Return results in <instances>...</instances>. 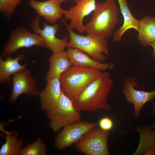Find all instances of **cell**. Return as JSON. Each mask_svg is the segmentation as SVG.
<instances>
[{
  "label": "cell",
  "instance_id": "obj_1",
  "mask_svg": "<svg viewBox=\"0 0 155 155\" xmlns=\"http://www.w3.org/2000/svg\"><path fill=\"white\" fill-rule=\"evenodd\" d=\"M113 85L109 73L104 71L94 79L73 102L77 111H93L100 109L109 111L111 106L108 96Z\"/></svg>",
  "mask_w": 155,
  "mask_h": 155
},
{
  "label": "cell",
  "instance_id": "obj_2",
  "mask_svg": "<svg viewBox=\"0 0 155 155\" xmlns=\"http://www.w3.org/2000/svg\"><path fill=\"white\" fill-rule=\"evenodd\" d=\"M118 10L114 0L96 2L92 19L84 26V31L105 38L111 37L118 22Z\"/></svg>",
  "mask_w": 155,
  "mask_h": 155
},
{
  "label": "cell",
  "instance_id": "obj_3",
  "mask_svg": "<svg viewBox=\"0 0 155 155\" xmlns=\"http://www.w3.org/2000/svg\"><path fill=\"white\" fill-rule=\"evenodd\" d=\"M102 71L72 65L59 78L61 91L72 102L75 101L81 92Z\"/></svg>",
  "mask_w": 155,
  "mask_h": 155
},
{
  "label": "cell",
  "instance_id": "obj_4",
  "mask_svg": "<svg viewBox=\"0 0 155 155\" xmlns=\"http://www.w3.org/2000/svg\"><path fill=\"white\" fill-rule=\"evenodd\" d=\"M68 30L69 41L66 47L79 49L95 61L105 62L106 55H109L107 40L99 35L88 34L86 36L78 34L66 26Z\"/></svg>",
  "mask_w": 155,
  "mask_h": 155
},
{
  "label": "cell",
  "instance_id": "obj_5",
  "mask_svg": "<svg viewBox=\"0 0 155 155\" xmlns=\"http://www.w3.org/2000/svg\"><path fill=\"white\" fill-rule=\"evenodd\" d=\"M46 116L49 120V127L55 132L60 131L66 125L82 119L80 112L75 109L72 102L62 91L57 106L46 112Z\"/></svg>",
  "mask_w": 155,
  "mask_h": 155
},
{
  "label": "cell",
  "instance_id": "obj_6",
  "mask_svg": "<svg viewBox=\"0 0 155 155\" xmlns=\"http://www.w3.org/2000/svg\"><path fill=\"white\" fill-rule=\"evenodd\" d=\"M109 131L94 127L75 143V150L86 155H109Z\"/></svg>",
  "mask_w": 155,
  "mask_h": 155
},
{
  "label": "cell",
  "instance_id": "obj_7",
  "mask_svg": "<svg viewBox=\"0 0 155 155\" xmlns=\"http://www.w3.org/2000/svg\"><path fill=\"white\" fill-rule=\"evenodd\" d=\"M33 46L46 48L45 42L40 35L32 32L23 26H19L11 32L2 50L1 56L5 58L21 48H28Z\"/></svg>",
  "mask_w": 155,
  "mask_h": 155
},
{
  "label": "cell",
  "instance_id": "obj_8",
  "mask_svg": "<svg viewBox=\"0 0 155 155\" xmlns=\"http://www.w3.org/2000/svg\"><path fill=\"white\" fill-rule=\"evenodd\" d=\"M98 124L86 121L75 122L64 127L54 140L55 148L61 151L75 144L90 129Z\"/></svg>",
  "mask_w": 155,
  "mask_h": 155
},
{
  "label": "cell",
  "instance_id": "obj_9",
  "mask_svg": "<svg viewBox=\"0 0 155 155\" xmlns=\"http://www.w3.org/2000/svg\"><path fill=\"white\" fill-rule=\"evenodd\" d=\"M40 17L38 15L31 21L30 26L32 30L42 36L45 42L46 48L50 49L53 54L64 51L69 41V36L65 35L62 39L56 37L55 35L59 30L58 24L51 25L44 22L43 24L44 28L41 29L39 25Z\"/></svg>",
  "mask_w": 155,
  "mask_h": 155
},
{
  "label": "cell",
  "instance_id": "obj_10",
  "mask_svg": "<svg viewBox=\"0 0 155 155\" xmlns=\"http://www.w3.org/2000/svg\"><path fill=\"white\" fill-rule=\"evenodd\" d=\"M11 79L13 85L8 100L9 104H14L22 94H25L30 97L38 95L36 80L32 78L29 68H26L13 74Z\"/></svg>",
  "mask_w": 155,
  "mask_h": 155
},
{
  "label": "cell",
  "instance_id": "obj_11",
  "mask_svg": "<svg viewBox=\"0 0 155 155\" xmlns=\"http://www.w3.org/2000/svg\"><path fill=\"white\" fill-rule=\"evenodd\" d=\"M134 87L138 85L135 79L132 77L125 79L123 83V92L125 99L134 107V115L135 119L141 113L142 109L145 103L152 101L155 97V90L151 92L137 90Z\"/></svg>",
  "mask_w": 155,
  "mask_h": 155
},
{
  "label": "cell",
  "instance_id": "obj_12",
  "mask_svg": "<svg viewBox=\"0 0 155 155\" xmlns=\"http://www.w3.org/2000/svg\"><path fill=\"white\" fill-rule=\"evenodd\" d=\"M96 1L82 0L74 6L70 7L69 10H64L65 20L70 21L69 24H68L64 20H63L65 26L72 30L76 29L81 33L84 32L83 19L94 10Z\"/></svg>",
  "mask_w": 155,
  "mask_h": 155
},
{
  "label": "cell",
  "instance_id": "obj_13",
  "mask_svg": "<svg viewBox=\"0 0 155 155\" xmlns=\"http://www.w3.org/2000/svg\"><path fill=\"white\" fill-rule=\"evenodd\" d=\"M63 2V0H48L43 2L30 0L28 3L38 15L48 22L54 23L63 15L64 10L60 6Z\"/></svg>",
  "mask_w": 155,
  "mask_h": 155
},
{
  "label": "cell",
  "instance_id": "obj_14",
  "mask_svg": "<svg viewBox=\"0 0 155 155\" xmlns=\"http://www.w3.org/2000/svg\"><path fill=\"white\" fill-rule=\"evenodd\" d=\"M45 87L38 93L40 108L47 112L54 108L59 102L61 93L58 78L48 80Z\"/></svg>",
  "mask_w": 155,
  "mask_h": 155
},
{
  "label": "cell",
  "instance_id": "obj_15",
  "mask_svg": "<svg viewBox=\"0 0 155 155\" xmlns=\"http://www.w3.org/2000/svg\"><path fill=\"white\" fill-rule=\"evenodd\" d=\"M66 52L73 65L77 67L98 69L104 71L107 69H112L115 66L112 63L99 62L77 49L67 47Z\"/></svg>",
  "mask_w": 155,
  "mask_h": 155
},
{
  "label": "cell",
  "instance_id": "obj_16",
  "mask_svg": "<svg viewBox=\"0 0 155 155\" xmlns=\"http://www.w3.org/2000/svg\"><path fill=\"white\" fill-rule=\"evenodd\" d=\"M2 58L0 55V84H7L12 81L11 75L26 68L28 64L21 65L19 63V61L26 60L23 53L17 55L14 58L11 55H8L5 57V60Z\"/></svg>",
  "mask_w": 155,
  "mask_h": 155
},
{
  "label": "cell",
  "instance_id": "obj_17",
  "mask_svg": "<svg viewBox=\"0 0 155 155\" xmlns=\"http://www.w3.org/2000/svg\"><path fill=\"white\" fill-rule=\"evenodd\" d=\"M49 69L45 80L59 78L61 74L73 65L68 58L66 51H62L53 54L49 58Z\"/></svg>",
  "mask_w": 155,
  "mask_h": 155
},
{
  "label": "cell",
  "instance_id": "obj_18",
  "mask_svg": "<svg viewBox=\"0 0 155 155\" xmlns=\"http://www.w3.org/2000/svg\"><path fill=\"white\" fill-rule=\"evenodd\" d=\"M139 132L140 141L133 155H155V131L150 127L140 125L136 129Z\"/></svg>",
  "mask_w": 155,
  "mask_h": 155
},
{
  "label": "cell",
  "instance_id": "obj_19",
  "mask_svg": "<svg viewBox=\"0 0 155 155\" xmlns=\"http://www.w3.org/2000/svg\"><path fill=\"white\" fill-rule=\"evenodd\" d=\"M4 125H2V123L0 124V130L5 134L1 135V136L6 140L5 143L0 149V155H19L24 144L23 140L21 137L19 138L18 132L5 130L3 127Z\"/></svg>",
  "mask_w": 155,
  "mask_h": 155
},
{
  "label": "cell",
  "instance_id": "obj_20",
  "mask_svg": "<svg viewBox=\"0 0 155 155\" xmlns=\"http://www.w3.org/2000/svg\"><path fill=\"white\" fill-rule=\"evenodd\" d=\"M118 1L124 21L122 26L116 30L113 34V39L115 42L120 41L122 35L130 29L133 28L138 31L140 25V20L133 16L127 0H118Z\"/></svg>",
  "mask_w": 155,
  "mask_h": 155
},
{
  "label": "cell",
  "instance_id": "obj_21",
  "mask_svg": "<svg viewBox=\"0 0 155 155\" xmlns=\"http://www.w3.org/2000/svg\"><path fill=\"white\" fill-rule=\"evenodd\" d=\"M138 32L137 39L141 44L145 47L150 46L155 41V17L146 16L140 20Z\"/></svg>",
  "mask_w": 155,
  "mask_h": 155
},
{
  "label": "cell",
  "instance_id": "obj_22",
  "mask_svg": "<svg viewBox=\"0 0 155 155\" xmlns=\"http://www.w3.org/2000/svg\"><path fill=\"white\" fill-rule=\"evenodd\" d=\"M47 152L46 146L40 137L34 142L28 143L22 148L19 155H46Z\"/></svg>",
  "mask_w": 155,
  "mask_h": 155
},
{
  "label": "cell",
  "instance_id": "obj_23",
  "mask_svg": "<svg viewBox=\"0 0 155 155\" xmlns=\"http://www.w3.org/2000/svg\"><path fill=\"white\" fill-rule=\"evenodd\" d=\"M22 0H0V12L7 20L13 17L16 7Z\"/></svg>",
  "mask_w": 155,
  "mask_h": 155
},
{
  "label": "cell",
  "instance_id": "obj_24",
  "mask_svg": "<svg viewBox=\"0 0 155 155\" xmlns=\"http://www.w3.org/2000/svg\"><path fill=\"white\" fill-rule=\"evenodd\" d=\"M99 125L101 129L104 130L109 131L113 128V123L110 118L104 117L100 120Z\"/></svg>",
  "mask_w": 155,
  "mask_h": 155
},
{
  "label": "cell",
  "instance_id": "obj_25",
  "mask_svg": "<svg viewBox=\"0 0 155 155\" xmlns=\"http://www.w3.org/2000/svg\"><path fill=\"white\" fill-rule=\"evenodd\" d=\"M150 45H151L153 49V53L152 54L153 56L155 58V41H154L150 44Z\"/></svg>",
  "mask_w": 155,
  "mask_h": 155
},
{
  "label": "cell",
  "instance_id": "obj_26",
  "mask_svg": "<svg viewBox=\"0 0 155 155\" xmlns=\"http://www.w3.org/2000/svg\"><path fill=\"white\" fill-rule=\"evenodd\" d=\"M151 113L153 115L155 114V102H154L153 104L151 110Z\"/></svg>",
  "mask_w": 155,
  "mask_h": 155
},
{
  "label": "cell",
  "instance_id": "obj_27",
  "mask_svg": "<svg viewBox=\"0 0 155 155\" xmlns=\"http://www.w3.org/2000/svg\"><path fill=\"white\" fill-rule=\"evenodd\" d=\"M63 1H66L67 0H63ZM73 1H75L76 3H77L80 2L82 0H72Z\"/></svg>",
  "mask_w": 155,
  "mask_h": 155
},
{
  "label": "cell",
  "instance_id": "obj_28",
  "mask_svg": "<svg viewBox=\"0 0 155 155\" xmlns=\"http://www.w3.org/2000/svg\"><path fill=\"white\" fill-rule=\"evenodd\" d=\"M152 127L155 128V124L152 125Z\"/></svg>",
  "mask_w": 155,
  "mask_h": 155
}]
</instances>
